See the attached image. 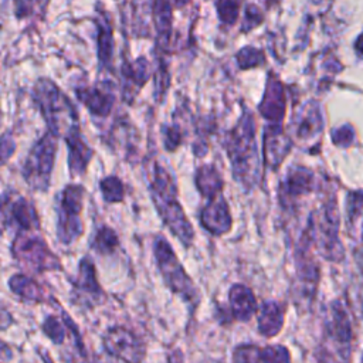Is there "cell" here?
Listing matches in <instances>:
<instances>
[{
    "label": "cell",
    "instance_id": "cell-1",
    "mask_svg": "<svg viewBox=\"0 0 363 363\" xmlns=\"http://www.w3.org/2000/svg\"><path fill=\"white\" fill-rule=\"evenodd\" d=\"M224 145L234 179L245 190L254 189L261 180V157L251 111L244 109L238 122L227 132Z\"/></svg>",
    "mask_w": 363,
    "mask_h": 363
},
{
    "label": "cell",
    "instance_id": "cell-18",
    "mask_svg": "<svg viewBox=\"0 0 363 363\" xmlns=\"http://www.w3.org/2000/svg\"><path fill=\"white\" fill-rule=\"evenodd\" d=\"M9 286L11 292L24 302H31V303L45 302L44 288L28 275L14 274L9 279Z\"/></svg>",
    "mask_w": 363,
    "mask_h": 363
},
{
    "label": "cell",
    "instance_id": "cell-10",
    "mask_svg": "<svg viewBox=\"0 0 363 363\" xmlns=\"http://www.w3.org/2000/svg\"><path fill=\"white\" fill-rule=\"evenodd\" d=\"M291 149V140L285 136L281 123L268 122L264 126L262 156L265 166L275 170L282 163Z\"/></svg>",
    "mask_w": 363,
    "mask_h": 363
},
{
    "label": "cell",
    "instance_id": "cell-4",
    "mask_svg": "<svg viewBox=\"0 0 363 363\" xmlns=\"http://www.w3.org/2000/svg\"><path fill=\"white\" fill-rule=\"evenodd\" d=\"M153 255L156 259V265L160 271V275L164 284L173 294L183 296V299L196 308L200 302L199 291L189 277L180 261L177 259L172 245L166 241L163 235H157L153 241Z\"/></svg>",
    "mask_w": 363,
    "mask_h": 363
},
{
    "label": "cell",
    "instance_id": "cell-13",
    "mask_svg": "<svg viewBox=\"0 0 363 363\" xmlns=\"http://www.w3.org/2000/svg\"><path fill=\"white\" fill-rule=\"evenodd\" d=\"M230 311L234 319L247 322L258 311L254 292L242 284H234L228 291Z\"/></svg>",
    "mask_w": 363,
    "mask_h": 363
},
{
    "label": "cell",
    "instance_id": "cell-24",
    "mask_svg": "<svg viewBox=\"0 0 363 363\" xmlns=\"http://www.w3.org/2000/svg\"><path fill=\"white\" fill-rule=\"evenodd\" d=\"M162 135L166 150H174L182 143V132L177 126H163Z\"/></svg>",
    "mask_w": 363,
    "mask_h": 363
},
{
    "label": "cell",
    "instance_id": "cell-23",
    "mask_svg": "<svg viewBox=\"0 0 363 363\" xmlns=\"http://www.w3.org/2000/svg\"><path fill=\"white\" fill-rule=\"evenodd\" d=\"M284 360L285 362L291 360V356L284 346L274 345V346L259 347L258 350V362H284Z\"/></svg>",
    "mask_w": 363,
    "mask_h": 363
},
{
    "label": "cell",
    "instance_id": "cell-12",
    "mask_svg": "<svg viewBox=\"0 0 363 363\" xmlns=\"http://www.w3.org/2000/svg\"><path fill=\"white\" fill-rule=\"evenodd\" d=\"M68 147V169L72 176L84 174L88 169L91 157L94 155L92 149L88 146L82 138L81 128H75L64 136Z\"/></svg>",
    "mask_w": 363,
    "mask_h": 363
},
{
    "label": "cell",
    "instance_id": "cell-2",
    "mask_svg": "<svg viewBox=\"0 0 363 363\" xmlns=\"http://www.w3.org/2000/svg\"><path fill=\"white\" fill-rule=\"evenodd\" d=\"M149 191L162 221L184 247H190L194 238V230L179 201L174 176L160 162H155L152 166Z\"/></svg>",
    "mask_w": 363,
    "mask_h": 363
},
{
    "label": "cell",
    "instance_id": "cell-15",
    "mask_svg": "<svg viewBox=\"0 0 363 363\" xmlns=\"http://www.w3.org/2000/svg\"><path fill=\"white\" fill-rule=\"evenodd\" d=\"M258 111L264 119L272 123H281L285 116V96L279 84L269 82L261 99Z\"/></svg>",
    "mask_w": 363,
    "mask_h": 363
},
{
    "label": "cell",
    "instance_id": "cell-20",
    "mask_svg": "<svg viewBox=\"0 0 363 363\" xmlns=\"http://www.w3.org/2000/svg\"><path fill=\"white\" fill-rule=\"evenodd\" d=\"M118 245H119V238L116 233L108 225L99 227L91 242V248L102 255L112 254L118 248Z\"/></svg>",
    "mask_w": 363,
    "mask_h": 363
},
{
    "label": "cell",
    "instance_id": "cell-21",
    "mask_svg": "<svg viewBox=\"0 0 363 363\" xmlns=\"http://www.w3.org/2000/svg\"><path fill=\"white\" fill-rule=\"evenodd\" d=\"M102 197L106 203H121L125 197V186L118 176H106L99 183Z\"/></svg>",
    "mask_w": 363,
    "mask_h": 363
},
{
    "label": "cell",
    "instance_id": "cell-22",
    "mask_svg": "<svg viewBox=\"0 0 363 363\" xmlns=\"http://www.w3.org/2000/svg\"><path fill=\"white\" fill-rule=\"evenodd\" d=\"M43 332L45 333V336L57 343V345H61L64 343L65 340V336H67V332H65V328L62 326V323L52 315L47 316L45 320L43 322Z\"/></svg>",
    "mask_w": 363,
    "mask_h": 363
},
{
    "label": "cell",
    "instance_id": "cell-11",
    "mask_svg": "<svg viewBox=\"0 0 363 363\" xmlns=\"http://www.w3.org/2000/svg\"><path fill=\"white\" fill-rule=\"evenodd\" d=\"M200 223L203 228L213 235H223L231 228L233 218L228 203L223 197V193L208 199V203L200 213Z\"/></svg>",
    "mask_w": 363,
    "mask_h": 363
},
{
    "label": "cell",
    "instance_id": "cell-6",
    "mask_svg": "<svg viewBox=\"0 0 363 363\" xmlns=\"http://www.w3.org/2000/svg\"><path fill=\"white\" fill-rule=\"evenodd\" d=\"M57 136L50 130L30 149L23 164V177L34 191H47L55 163Z\"/></svg>",
    "mask_w": 363,
    "mask_h": 363
},
{
    "label": "cell",
    "instance_id": "cell-14",
    "mask_svg": "<svg viewBox=\"0 0 363 363\" xmlns=\"http://www.w3.org/2000/svg\"><path fill=\"white\" fill-rule=\"evenodd\" d=\"M258 332L265 337L279 333L284 325L285 305L278 301H265L258 308Z\"/></svg>",
    "mask_w": 363,
    "mask_h": 363
},
{
    "label": "cell",
    "instance_id": "cell-16",
    "mask_svg": "<svg viewBox=\"0 0 363 363\" xmlns=\"http://www.w3.org/2000/svg\"><path fill=\"white\" fill-rule=\"evenodd\" d=\"M79 102L96 116H108L113 108L115 96L104 89H79L77 91Z\"/></svg>",
    "mask_w": 363,
    "mask_h": 363
},
{
    "label": "cell",
    "instance_id": "cell-5",
    "mask_svg": "<svg viewBox=\"0 0 363 363\" xmlns=\"http://www.w3.org/2000/svg\"><path fill=\"white\" fill-rule=\"evenodd\" d=\"M84 186L68 184L57 197V237L64 245H71L84 234Z\"/></svg>",
    "mask_w": 363,
    "mask_h": 363
},
{
    "label": "cell",
    "instance_id": "cell-19",
    "mask_svg": "<svg viewBox=\"0 0 363 363\" xmlns=\"http://www.w3.org/2000/svg\"><path fill=\"white\" fill-rule=\"evenodd\" d=\"M194 184L201 196L206 199H211L221 193L224 182L214 164L200 166L194 176Z\"/></svg>",
    "mask_w": 363,
    "mask_h": 363
},
{
    "label": "cell",
    "instance_id": "cell-7",
    "mask_svg": "<svg viewBox=\"0 0 363 363\" xmlns=\"http://www.w3.org/2000/svg\"><path fill=\"white\" fill-rule=\"evenodd\" d=\"M11 254L34 272L61 269L58 257L41 237L31 234V231H17L11 244Z\"/></svg>",
    "mask_w": 363,
    "mask_h": 363
},
{
    "label": "cell",
    "instance_id": "cell-17",
    "mask_svg": "<svg viewBox=\"0 0 363 363\" xmlns=\"http://www.w3.org/2000/svg\"><path fill=\"white\" fill-rule=\"evenodd\" d=\"M72 285L78 292L86 294V296L101 298L104 295V291L96 281L95 265L89 257H84L79 261L78 275L75 279H72Z\"/></svg>",
    "mask_w": 363,
    "mask_h": 363
},
{
    "label": "cell",
    "instance_id": "cell-3",
    "mask_svg": "<svg viewBox=\"0 0 363 363\" xmlns=\"http://www.w3.org/2000/svg\"><path fill=\"white\" fill-rule=\"evenodd\" d=\"M33 99L38 106L48 130L64 138L68 132L78 128V112L74 104L62 91L50 81H40L33 92Z\"/></svg>",
    "mask_w": 363,
    "mask_h": 363
},
{
    "label": "cell",
    "instance_id": "cell-9",
    "mask_svg": "<svg viewBox=\"0 0 363 363\" xmlns=\"http://www.w3.org/2000/svg\"><path fill=\"white\" fill-rule=\"evenodd\" d=\"M104 349L115 359L139 362L145 357V347L133 332L115 326L104 335Z\"/></svg>",
    "mask_w": 363,
    "mask_h": 363
},
{
    "label": "cell",
    "instance_id": "cell-25",
    "mask_svg": "<svg viewBox=\"0 0 363 363\" xmlns=\"http://www.w3.org/2000/svg\"><path fill=\"white\" fill-rule=\"evenodd\" d=\"M16 149V143L13 140V136H10L9 133H3V138H1V159H3V163L7 162L9 156L14 152Z\"/></svg>",
    "mask_w": 363,
    "mask_h": 363
},
{
    "label": "cell",
    "instance_id": "cell-8",
    "mask_svg": "<svg viewBox=\"0 0 363 363\" xmlns=\"http://www.w3.org/2000/svg\"><path fill=\"white\" fill-rule=\"evenodd\" d=\"M3 225L16 227L17 231H34L40 228L35 207L21 196H3Z\"/></svg>",
    "mask_w": 363,
    "mask_h": 363
}]
</instances>
